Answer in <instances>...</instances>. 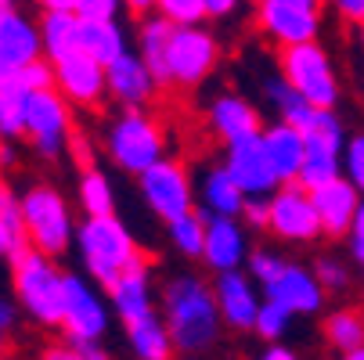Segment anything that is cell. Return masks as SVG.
Instances as JSON below:
<instances>
[{
	"label": "cell",
	"mask_w": 364,
	"mask_h": 360,
	"mask_svg": "<svg viewBox=\"0 0 364 360\" xmlns=\"http://www.w3.org/2000/svg\"><path fill=\"white\" fill-rule=\"evenodd\" d=\"M163 324L173 346L188 356L213 349L220 339V310L213 285H205L195 274H177L163 285Z\"/></svg>",
	"instance_id": "1"
},
{
	"label": "cell",
	"mask_w": 364,
	"mask_h": 360,
	"mask_svg": "<svg viewBox=\"0 0 364 360\" xmlns=\"http://www.w3.org/2000/svg\"><path fill=\"white\" fill-rule=\"evenodd\" d=\"M76 252L80 263L87 271L90 281H97L101 288H112L123 274L148 267L141 245L134 241V234L127 231L123 220L105 217V220H83L76 227Z\"/></svg>",
	"instance_id": "2"
},
{
	"label": "cell",
	"mask_w": 364,
	"mask_h": 360,
	"mask_svg": "<svg viewBox=\"0 0 364 360\" xmlns=\"http://www.w3.org/2000/svg\"><path fill=\"white\" fill-rule=\"evenodd\" d=\"M22 231L29 249L43 256H65L76 241V220L69 198L50 184H29L22 191Z\"/></svg>",
	"instance_id": "3"
},
{
	"label": "cell",
	"mask_w": 364,
	"mask_h": 360,
	"mask_svg": "<svg viewBox=\"0 0 364 360\" xmlns=\"http://www.w3.org/2000/svg\"><path fill=\"white\" fill-rule=\"evenodd\" d=\"M11 281H15V299L22 314H29L36 324L58 328L62 324V302H65V271L50 256L26 249L11 260Z\"/></svg>",
	"instance_id": "4"
},
{
	"label": "cell",
	"mask_w": 364,
	"mask_h": 360,
	"mask_svg": "<svg viewBox=\"0 0 364 360\" xmlns=\"http://www.w3.org/2000/svg\"><path fill=\"white\" fill-rule=\"evenodd\" d=\"M105 151L119 170L141 177L144 170H151L155 163L166 159V133L155 116H148L144 109H130L109 123Z\"/></svg>",
	"instance_id": "5"
},
{
	"label": "cell",
	"mask_w": 364,
	"mask_h": 360,
	"mask_svg": "<svg viewBox=\"0 0 364 360\" xmlns=\"http://www.w3.org/2000/svg\"><path fill=\"white\" fill-rule=\"evenodd\" d=\"M278 72H282V83L292 87L306 105H314L321 112H336L339 80H336L332 58L325 55V47L318 40L278 50Z\"/></svg>",
	"instance_id": "6"
},
{
	"label": "cell",
	"mask_w": 364,
	"mask_h": 360,
	"mask_svg": "<svg viewBox=\"0 0 364 360\" xmlns=\"http://www.w3.org/2000/svg\"><path fill=\"white\" fill-rule=\"evenodd\" d=\"M112 324V306L97 292L90 278L65 274V302H62V332L69 335L73 346L101 342Z\"/></svg>",
	"instance_id": "7"
},
{
	"label": "cell",
	"mask_w": 364,
	"mask_h": 360,
	"mask_svg": "<svg viewBox=\"0 0 364 360\" xmlns=\"http://www.w3.org/2000/svg\"><path fill=\"white\" fill-rule=\"evenodd\" d=\"M73 105L58 90H40L29 94L26 109V141L40 159H58L73 141Z\"/></svg>",
	"instance_id": "8"
},
{
	"label": "cell",
	"mask_w": 364,
	"mask_h": 360,
	"mask_svg": "<svg viewBox=\"0 0 364 360\" xmlns=\"http://www.w3.org/2000/svg\"><path fill=\"white\" fill-rule=\"evenodd\" d=\"M137 187H141L144 205L166 224L195 213V184H191L184 163H177L170 156L163 163H155L151 170H144L137 177Z\"/></svg>",
	"instance_id": "9"
},
{
	"label": "cell",
	"mask_w": 364,
	"mask_h": 360,
	"mask_svg": "<svg viewBox=\"0 0 364 360\" xmlns=\"http://www.w3.org/2000/svg\"><path fill=\"white\" fill-rule=\"evenodd\" d=\"M220 62V47L213 40V33H205L202 26L191 29H173L170 47H166V76L173 87H198Z\"/></svg>",
	"instance_id": "10"
},
{
	"label": "cell",
	"mask_w": 364,
	"mask_h": 360,
	"mask_svg": "<svg viewBox=\"0 0 364 360\" xmlns=\"http://www.w3.org/2000/svg\"><path fill=\"white\" fill-rule=\"evenodd\" d=\"M306 148H303V170H299V187L314 191L336 177H343V148H346V137H343V123L336 112H325V119L303 133Z\"/></svg>",
	"instance_id": "11"
},
{
	"label": "cell",
	"mask_w": 364,
	"mask_h": 360,
	"mask_svg": "<svg viewBox=\"0 0 364 360\" xmlns=\"http://www.w3.org/2000/svg\"><path fill=\"white\" fill-rule=\"evenodd\" d=\"M267 231L289 245H314L321 234V220L314 213V202H310V191L299 184H282L271 195V224Z\"/></svg>",
	"instance_id": "12"
},
{
	"label": "cell",
	"mask_w": 364,
	"mask_h": 360,
	"mask_svg": "<svg viewBox=\"0 0 364 360\" xmlns=\"http://www.w3.org/2000/svg\"><path fill=\"white\" fill-rule=\"evenodd\" d=\"M256 26L278 50L314 43L321 29V11L299 8V4H282V0H259L256 4Z\"/></svg>",
	"instance_id": "13"
},
{
	"label": "cell",
	"mask_w": 364,
	"mask_h": 360,
	"mask_svg": "<svg viewBox=\"0 0 364 360\" xmlns=\"http://www.w3.org/2000/svg\"><path fill=\"white\" fill-rule=\"evenodd\" d=\"M224 170L235 177V184L245 191V198H271L282 180L267 159V148L259 137H249V141H238L228 148V159H224Z\"/></svg>",
	"instance_id": "14"
},
{
	"label": "cell",
	"mask_w": 364,
	"mask_h": 360,
	"mask_svg": "<svg viewBox=\"0 0 364 360\" xmlns=\"http://www.w3.org/2000/svg\"><path fill=\"white\" fill-rule=\"evenodd\" d=\"M249 260V231L242 220L228 217H205V245H202V263L213 274L242 271Z\"/></svg>",
	"instance_id": "15"
},
{
	"label": "cell",
	"mask_w": 364,
	"mask_h": 360,
	"mask_svg": "<svg viewBox=\"0 0 364 360\" xmlns=\"http://www.w3.org/2000/svg\"><path fill=\"white\" fill-rule=\"evenodd\" d=\"M55 90L76 109H94L105 97V65H97L94 58H87L83 50L55 62Z\"/></svg>",
	"instance_id": "16"
},
{
	"label": "cell",
	"mask_w": 364,
	"mask_h": 360,
	"mask_svg": "<svg viewBox=\"0 0 364 360\" xmlns=\"http://www.w3.org/2000/svg\"><path fill=\"white\" fill-rule=\"evenodd\" d=\"M325 295H328V292L318 285L314 271L303 267V263H285L282 278L264 288V299L285 306L292 317H314V314H321Z\"/></svg>",
	"instance_id": "17"
},
{
	"label": "cell",
	"mask_w": 364,
	"mask_h": 360,
	"mask_svg": "<svg viewBox=\"0 0 364 360\" xmlns=\"http://www.w3.org/2000/svg\"><path fill=\"white\" fill-rule=\"evenodd\" d=\"M213 295H217V310H220V321L235 332H252V321H256V310L264 295H259L256 281L245 274V271H231V274H217L213 281Z\"/></svg>",
	"instance_id": "18"
},
{
	"label": "cell",
	"mask_w": 364,
	"mask_h": 360,
	"mask_svg": "<svg viewBox=\"0 0 364 360\" xmlns=\"http://www.w3.org/2000/svg\"><path fill=\"white\" fill-rule=\"evenodd\" d=\"M310 202H314V213L321 220V234L325 238H346L364 198L357 195V187L346 177H336V180L310 191Z\"/></svg>",
	"instance_id": "19"
},
{
	"label": "cell",
	"mask_w": 364,
	"mask_h": 360,
	"mask_svg": "<svg viewBox=\"0 0 364 360\" xmlns=\"http://www.w3.org/2000/svg\"><path fill=\"white\" fill-rule=\"evenodd\" d=\"M210 130L231 148L238 141L264 133V119H259L256 105H249L242 94H220L210 105Z\"/></svg>",
	"instance_id": "20"
},
{
	"label": "cell",
	"mask_w": 364,
	"mask_h": 360,
	"mask_svg": "<svg viewBox=\"0 0 364 360\" xmlns=\"http://www.w3.org/2000/svg\"><path fill=\"white\" fill-rule=\"evenodd\" d=\"M155 87H159V83L151 80L148 65L137 55H130V50H127L119 62H112L105 69V90L119 101L127 112L130 109H144L148 101H151V94H155Z\"/></svg>",
	"instance_id": "21"
},
{
	"label": "cell",
	"mask_w": 364,
	"mask_h": 360,
	"mask_svg": "<svg viewBox=\"0 0 364 360\" xmlns=\"http://www.w3.org/2000/svg\"><path fill=\"white\" fill-rule=\"evenodd\" d=\"M109 306H112V314L123 321V328H130V324L151 317V314H155V292H151V274H148V267L123 274V278L109 288Z\"/></svg>",
	"instance_id": "22"
},
{
	"label": "cell",
	"mask_w": 364,
	"mask_h": 360,
	"mask_svg": "<svg viewBox=\"0 0 364 360\" xmlns=\"http://www.w3.org/2000/svg\"><path fill=\"white\" fill-rule=\"evenodd\" d=\"M195 198L202 202L205 217H228V220H238L242 205H245V191L235 184V177L224 170V163L202 173V180L195 184Z\"/></svg>",
	"instance_id": "23"
},
{
	"label": "cell",
	"mask_w": 364,
	"mask_h": 360,
	"mask_svg": "<svg viewBox=\"0 0 364 360\" xmlns=\"http://www.w3.org/2000/svg\"><path fill=\"white\" fill-rule=\"evenodd\" d=\"M259 141H264L267 148V159L278 173L282 184H296L299 180V170H303V133L285 126V123H274V126H264V133H259Z\"/></svg>",
	"instance_id": "24"
},
{
	"label": "cell",
	"mask_w": 364,
	"mask_h": 360,
	"mask_svg": "<svg viewBox=\"0 0 364 360\" xmlns=\"http://www.w3.org/2000/svg\"><path fill=\"white\" fill-rule=\"evenodd\" d=\"M0 58L11 62L15 69L43 58V47H40V29L22 15V11H8L4 22H0Z\"/></svg>",
	"instance_id": "25"
},
{
	"label": "cell",
	"mask_w": 364,
	"mask_h": 360,
	"mask_svg": "<svg viewBox=\"0 0 364 360\" xmlns=\"http://www.w3.org/2000/svg\"><path fill=\"white\" fill-rule=\"evenodd\" d=\"M80 50L109 69L127 55V36L116 18H80Z\"/></svg>",
	"instance_id": "26"
},
{
	"label": "cell",
	"mask_w": 364,
	"mask_h": 360,
	"mask_svg": "<svg viewBox=\"0 0 364 360\" xmlns=\"http://www.w3.org/2000/svg\"><path fill=\"white\" fill-rule=\"evenodd\" d=\"M40 47L43 58L55 65L80 50V15L76 11H43L40 18Z\"/></svg>",
	"instance_id": "27"
},
{
	"label": "cell",
	"mask_w": 364,
	"mask_h": 360,
	"mask_svg": "<svg viewBox=\"0 0 364 360\" xmlns=\"http://www.w3.org/2000/svg\"><path fill=\"white\" fill-rule=\"evenodd\" d=\"M170 36H173V26L166 18H159V15H151V18H144L137 26V47H141L137 58L148 65L151 80L159 83V87L170 83V76H166V47H170Z\"/></svg>",
	"instance_id": "28"
},
{
	"label": "cell",
	"mask_w": 364,
	"mask_h": 360,
	"mask_svg": "<svg viewBox=\"0 0 364 360\" xmlns=\"http://www.w3.org/2000/svg\"><path fill=\"white\" fill-rule=\"evenodd\" d=\"M267 97L274 101V109H278V123H285V126H292V130H299V133H310V130L325 119V112L314 109V105H306V101H303L292 87L282 83V76L267 83Z\"/></svg>",
	"instance_id": "29"
},
{
	"label": "cell",
	"mask_w": 364,
	"mask_h": 360,
	"mask_svg": "<svg viewBox=\"0 0 364 360\" xmlns=\"http://www.w3.org/2000/svg\"><path fill=\"white\" fill-rule=\"evenodd\" d=\"M76 202L87 220H105V217H116V191H112V180L87 166L76 180Z\"/></svg>",
	"instance_id": "30"
},
{
	"label": "cell",
	"mask_w": 364,
	"mask_h": 360,
	"mask_svg": "<svg viewBox=\"0 0 364 360\" xmlns=\"http://www.w3.org/2000/svg\"><path fill=\"white\" fill-rule=\"evenodd\" d=\"M127 342H130L137 360H173V353H177V346H173V339H170V332H166L159 314L130 324L127 328Z\"/></svg>",
	"instance_id": "31"
},
{
	"label": "cell",
	"mask_w": 364,
	"mask_h": 360,
	"mask_svg": "<svg viewBox=\"0 0 364 360\" xmlns=\"http://www.w3.org/2000/svg\"><path fill=\"white\" fill-rule=\"evenodd\" d=\"M325 339L339 356L360 349L364 346V310H357V306H339V310L325 314Z\"/></svg>",
	"instance_id": "32"
},
{
	"label": "cell",
	"mask_w": 364,
	"mask_h": 360,
	"mask_svg": "<svg viewBox=\"0 0 364 360\" xmlns=\"http://www.w3.org/2000/svg\"><path fill=\"white\" fill-rule=\"evenodd\" d=\"M26 109H29V94L22 87L0 90V141H26Z\"/></svg>",
	"instance_id": "33"
},
{
	"label": "cell",
	"mask_w": 364,
	"mask_h": 360,
	"mask_svg": "<svg viewBox=\"0 0 364 360\" xmlns=\"http://www.w3.org/2000/svg\"><path fill=\"white\" fill-rule=\"evenodd\" d=\"M170 227V241H173V249L181 252V256H191V260H202V245H205V213H188V217H181V220H173V224H166Z\"/></svg>",
	"instance_id": "34"
},
{
	"label": "cell",
	"mask_w": 364,
	"mask_h": 360,
	"mask_svg": "<svg viewBox=\"0 0 364 360\" xmlns=\"http://www.w3.org/2000/svg\"><path fill=\"white\" fill-rule=\"evenodd\" d=\"M289 324H292V314L285 310V306H278V302L264 299V302H259V310H256L252 332H256L259 339H264V342H282V335L289 332Z\"/></svg>",
	"instance_id": "35"
},
{
	"label": "cell",
	"mask_w": 364,
	"mask_h": 360,
	"mask_svg": "<svg viewBox=\"0 0 364 360\" xmlns=\"http://www.w3.org/2000/svg\"><path fill=\"white\" fill-rule=\"evenodd\" d=\"M155 15L166 18L173 29H191V26H202L205 8L202 0H155Z\"/></svg>",
	"instance_id": "36"
},
{
	"label": "cell",
	"mask_w": 364,
	"mask_h": 360,
	"mask_svg": "<svg viewBox=\"0 0 364 360\" xmlns=\"http://www.w3.org/2000/svg\"><path fill=\"white\" fill-rule=\"evenodd\" d=\"M245 263H249V271H245V274H249L259 288H267L271 281H278V278H282V271H285V263H289V260H282V256H278V252H271V249H252Z\"/></svg>",
	"instance_id": "37"
},
{
	"label": "cell",
	"mask_w": 364,
	"mask_h": 360,
	"mask_svg": "<svg viewBox=\"0 0 364 360\" xmlns=\"http://www.w3.org/2000/svg\"><path fill=\"white\" fill-rule=\"evenodd\" d=\"M26 94H40V90H55V65H50L47 58H36L29 65L18 69V83Z\"/></svg>",
	"instance_id": "38"
},
{
	"label": "cell",
	"mask_w": 364,
	"mask_h": 360,
	"mask_svg": "<svg viewBox=\"0 0 364 360\" xmlns=\"http://www.w3.org/2000/svg\"><path fill=\"white\" fill-rule=\"evenodd\" d=\"M310 271H314V278L325 292H343L350 285V267L343 260H336V256H318V263Z\"/></svg>",
	"instance_id": "39"
},
{
	"label": "cell",
	"mask_w": 364,
	"mask_h": 360,
	"mask_svg": "<svg viewBox=\"0 0 364 360\" xmlns=\"http://www.w3.org/2000/svg\"><path fill=\"white\" fill-rule=\"evenodd\" d=\"M343 177L357 187V195L364 198V133H353L343 148Z\"/></svg>",
	"instance_id": "40"
},
{
	"label": "cell",
	"mask_w": 364,
	"mask_h": 360,
	"mask_svg": "<svg viewBox=\"0 0 364 360\" xmlns=\"http://www.w3.org/2000/svg\"><path fill=\"white\" fill-rule=\"evenodd\" d=\"M238 220L245 224V231H267V224H271V198H245Z\"/></svg>",
	"instance_id": "41"
},
{
	"label": "cell",
	"mask_w": 364,
	"mask_h": 360,
	"mask_svg": "<svg viewBox=\"0 0 364 360\" xmlns=\"http://www.w3.org/2000/svg\"><path fill=\"white\" fill-rule=\"evenodd\" d=\"M0 220L22 231V195L4 177H0Z\"/></svg>",
	"instance_id": "42"
},
{
	"label": "cell",
	"mask_w": 364,
	"mask_h": 360,
	"mask_svg": "<svg viewBox=\"0 0 364 360\" xmlns=\"http://www.w3.org/2000/svg\"><path fill=\"white\" fill-rule=\"evenodd\" d=\"M26 249H29L26 231H18V227L0 220V260H15V256H22Z\"/></svg>",
	"instance_id": "43"
},
{
	"label": "cell",
	"mask_w": 364,
	"mask_h": 360,
	"mask_svg": "<svg viewBox=\"0 0 364 360\" xmlns=\"http://www.w3.org/2000/svg\"><path fill=\"white\" fill-rule=\"evenodd\" d=\"M119 8H123V0H76L80 18H116Z\"/></svg>",
	"instance_id": "44"
},
{
	"label": "cell",
	"mask_w": 364,
	"mask_h": 360,
	"mask_svg": "<svg viewBox=\"0 0 364 360\" xmlns=\"http://www.w3.org/2000/svg\"><path fill=\"white\" fill-rule=\"evenodd\" d=\"M346 241H350V256H353V263L364 271V202H360V209H357V217H353V227H350Z\"/></svg>",
	"instance_id": "45"
},
{
	"label": "cell",
	"mask_w": 364,
	"mask_h": 360,
	"mask_svg": "<svg viewBox=\"0 0 364 360\" xmlns=\"http://www.w3.org/2000/svg\"><path fill=\"white\" fill-rule=\"evenodd\" d=\"M336 8V15L343 22H353V26H364V0H328Z\"/></svg>",
	"instance_id": "46"
},
{
	"label": "cell",
	"mask_w": 364,
	"mask_h": 360,
	"mask_svg": "<svg viewBox=\"0 0 364 360\" xmlns=\"http://www.w3.org/2000/svg\"><path fill=\"white\" fill-rule=\"evenodd\" d=\"M40 360H87V356H83V349L73 346V342H55V346H47V349L40 353Z\"/></svg>",
	"instance_id": "47"
},
{
	"label": "cell",
	"mask_w": 364,
	"mask_h": 360,
	"mask_svg": "<svg viewBox=\"0 0 364 360\" xmlns=\"http://www.w3.org/2000/svg\"><path fill=\"white\" fill-rule=\"evenodd\" d=\"M256 360H299V353L289 349L285 342H267L264 349L256 353Z\"/></svg>",
	"instance_id": "48"
},
{
	"label": "cell",
	"mask_w": 364,
	"mask_h": 360,
	"mask_svg": "<svg viewBox=\"0 0 364 360\" xmlns=\"http://www.w3.org/2000/svg\"><path fill=\"white\" fill-rule=\"evenodd\" d=\"M202 8H205V18H228L238 8V0H202Z\"/></svg>",
	"instance_id": "49"
},
{
	"label": "cell",
	"mask_w": 364,
	"mask_h": 360,
	"mask_svg": "<svg viewBox=\"0 0 364 360\" xmlns=\"http://www.w3.org/2000/svg\"><path fill=\"white\" fill-rule=\"evenodd\" d=\"M18 324V306L11 299H0V332H11Z\"/></svg>",
	"instance_id": "50"
},
{
	"label": "cell",
	"mask_w": 364,
	"mask_h": 360,
	"mask_svg": "<svg viewBox=\"0 0 364 360\" xmlns=\"http://www.w3.org/2000/svg\"><path fill=\"white\" fill-rule=\"evenodd\" d=\"M123 8L130 11V18H151V11H155V0H123Z\"/></svg>",
	"instance_id": "51"
},
{
	"label": "cell",
	"mask_w": 364,
	"mask_h": 360,
	"mask_svg": "<svg viewBox=\"0 0 364 360\" xmlns=\"http://www.w3.org/2000/svg\"><path fill=\"white\" fill-rule=\"evenodd\" d=\"M15 83H18V69H15L11 62L0 58V90H8V87H15Z\"/></svg>",
	"instance_id": "52"
},
{
	"label": "cell",
	"mask_w": 364,
	"mask_h": 360,
	"mask_svg": "<svg viewBox=\"0 0 364 360\" xmlns=\"http://www.w3.org/2000/svg\"><path fill=\"white\" fill-rule=\"evenodd\" d=\"M80 349H83V356H87V360H116V356H112L105 346H101V342H87V346H80Z\"/></svg>",
	"instance_id": "53"
},
{
	"label": "cell",
	"mask_w": 364,
	"mask_h": 360,
	"mask_svg": "<svg viewBox=\"0 0 364 360\" xmlns=\"http://www.w3.org/2000/svg\"><path fill=\"white\" fill-rule=\"evenodd\" d=\"M43 11H76V0H36Z\"/></svg>",
	"instance_id": "54"
},
{
	"label": "cell",
	"mask_w": 364,
	"mask_h": 360,
	"mask_svg": "<svg viewBox=\"0 0 364 360\" xmlns=\"http://www.w3.org/2000/svg\"><path fill=\"white\" fill-rule=\"evenodd\" d=\"M11 166H15V148L8 141H0V173L11 170Z\"/></svg>",
	"instance_id": "55"
},
{
	"label": "cell",
	"mask_w": 364,
	"mask_h": 360,
	"mask_svg": "<svg viewBox=\"0 0 364 360\" xmlns=\"http://www.w3.org/2000/svg\"><path fill=\"white\" fill-rule=\"evenodd\" d=\"M339 360H364V346H360V349H353V353H343Z\"/></svg>",
	"instance_id": "56"
},
{
	"label": "cell",
	"mask_w": 364,
	"mask_h": 360,
	"mask_svg": "<svg viewBox=\"0 0 364 360\" xmlns=\"http://www.w3.org/2000/svg\"><path fill=\"white\" fill-rule=\"evenodd\" d=\"M11 11V0H0V22H4V15Z\"/></svg>",
	"instance_id": "57"
},
{
	"label": "cell",
	"mask_w": 364,
	"mask_h": 360,
	"mask_svg": "<svg viewBox=\"0 0 364 360\" xmlns=\"http://www.w3.org/2000/svg\"><path fill=\"white\" fill-rule=\"evenodd\" d=\"M4 346H8V332H0V353H4Z\"/></svg>",
	"instance_id": "58"
},
{
	"label": "cell",
	"mask_w": 364,
	"mask_h": 360,
	"mask_svg": "<svg viewBox=\"0 0 364 360\" xmlns=\"http://www.w3.org/2000/svg\"><path fill=\"white\" fill-rule=\"evenodd\" d=\"M360 43H364V26H360Z\"/></svg>",
	"instance_id": "59"
},
{
	"label": "cell",
	"mask_w": 364,
	"mask_h": 360,
	"mask_svg": "<svg viewBox=\"0 0 364 360\" xmlns=\"http://www.w3.org/2000/svg\"><path fill=\"white\" fill-rule=\"evenodd\" d=\"M184 360H191V356H184Z\"/></svg>",
	"instance_id": "60"
}]
</instances>
